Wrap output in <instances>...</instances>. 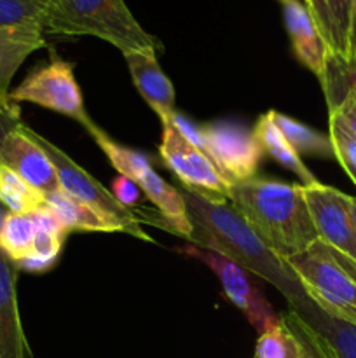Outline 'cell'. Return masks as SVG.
Masks as SVG:
<instances>
[{"mask_svg":"<svg viewBox=\"0 0 356 358\" xmlns=\"http://www.w3.org/2000/svg\"><path fill=\"white\" fill-rule=\"evenodd\" d=\"M192 224L191 243L223 255L250 275L271 283L286 303L306 299L307 294L285 259L276 255L244 217L227 201H213L180 187Z\"/></svg>","mask_w":356,"mask_h":358,"instance_id":"obj_1","label":"cell"},{"mask_svg":"<svg viewBox=\"0 0 356 358\" xmlns=\"http://www.w3.org/2000/svg\"><path fill=\"white\" fill-rule=\"evenodd\" d=\"M229 199L281 259L300 254L318 240L300 184L255 177L230 185Z\"/></svg>","mask_w":356,"mask_h":358,"instance_id":"obj_2","label":"cell"},{"mask_svg":"<svg viewBox=\"0 0 356 358\" xmlns=\"http://www.w3.org/2000/svg\"><path fill=\"white\" fill-rule=\"evenodd\" d=\"M44 34L96 37L121 52L157 51L159 41L138 23L124 0H58L45 13Z\"/></svg>","mask_w":356,"mask_h":358,"instance_id":"obj_3","label":"cell"},{"mask_svg":"<svg viewBox=\"0 0 356 358\" xmlns=\"http://www.w3.org/2000/svg\"><path fill=\"white\" fill-rule=\"evenodd\" d=\"M311 301L327 313L356 324V261L316 240L285 259Z\"/></svg>","mask_w":356,"mask_h":358,"instance_id":"obj_4","label":"cell"},{"mask_svg":"<svg viewBox=\"0 0 356 358\" xmlns=\"http://www.w3.org/2000/svg\"><path fill=\"white\" fill-rule=\"evenodd\" d=\"M73 66L75 65L72 62H66L56 52H51L47 63L31 70L23 83L10 91V100L17 105L21 101L35 103L47 110L75 119L86 129L93 128L96 122L87 114Z\"/></svg>","mask_w":356,"mask_h":358,"instance_id":"obj_5","label":"cell"},{"mask_svg":"<svg viewBox=\"0 0 356 358\" xmlns=\"http://www.w3.org/2000/svg\"><path fill=\"white\" fill-rule=\"evenodd\" d=\"M194 145L209 157L229 184L255 178L264 156L253 129L234 121H216L198 126Z\"/></svg>","mask_w":356,"mask_h":358,"instance_id":"obj_6","label":"cell"},{"mask_svg":"<svg viewBox=\"0 0 356 358\" xmlns=\"http://www.w3.org/2000/svg\"><path fill=\"white\" fill-rule=\"evenodd\" d=\"M177 252L191 259H198L199 262L212 269L213 275L218 278L227 299L246 317V320L258 334H264L281 324V315L272 310L271 303L265 299V296L251 278L253 275H250L246 269L223 255L195 247L192 243L177 248Z\"/></svg>","mask_w":356,"mask_h":358,"instance_id":"obj_7","label":"cell"},{"mask_svg":"<svg viewBox=\"0 0 356 358\" xmlns=\"http://www.w3.org/2000/svg\"><path fill=\"white\" fill-rule=\"evenodd\" d=\"M159 156L187 191L213 201H227L230 198L232 184H229L209 157L185 138L171 122L163 126Z\"/></svg>","mask_w":356,"mask_h":358,"instance_id":"obj_8","label":"cell"},{"mask_svg":"<svg viewBox=\"0 0 356 358\" xmlns=\"http://www.w3.org/2000/svg\"><path fill=\"white\" fill-rule=\"evenodd\" d=\"M27 128V133L42 147L47 157L51 159L52 166H54L56 175H58L59 189L63 192H66L68 196H72L77 201L84 203V205L91 206V208L98 210V212L105 213L108 217H114V219L121 220V222L128 224V226L135 227V229H142L140 224L143 222L142 217L135 212V210H129L126 206H122L117 199L114 198L112 191H108L105 185H101L100 180L93 177V175L87 173L80 164H77L72 157L66 152H63L59 147H56L54 143L49 142L47 138H44L42 135H38L37 131H34L31 128Z\"/></svg>","mask_w":356,"mask_h":358,"instance_id":"obj_9","label":"cell"},{"mask_svg":"<svg viewBox=\"0 0 356 358\" xmlns=\"http://www.w3.org/2000/svg\"><path fill=\"white\" fill-rule=\"evenodd\" d=\"M318 240L356 261V231L349 212V194L321 182L302 185Z\"/></svg>","mask_w":356,"mask_h":358,"instance_id":"obj_10","label":"cell"},{"mask_svg":"<svg viewBox=\"0 0 356 358\" xmlns=\"http://www.w3.org/2000/svg\"><path fill=\"white\" fill-rule=\"evenodd\" d=\"M0 163L20 175L40 194L49 196L59 191L58 175L51 159L42 150V147L28 135L23 122L3 140L0 147Z\"/></svg>","mask_w":356,"mask_h":358,"instance_id":"obj_11","label":"cell"},{"mask_svg":"<svg viewBox=\"0 0 356 358\" xmlns=\"http://www.w3.org/2000/svg\"><path fill=\"white\" fill-rule=\"evenodd\" d=\"M288 310L309 332L325 358H356V324L327 313L309 296L288 303Z\"/></svg>","mask_w":356,"mask_h":358,"instance_id":"obj_12","label":"cell"},{"mask_svg":"<svg viewBox=\"0 0 356 358\" xmlns=\"http://www.w3.org/2000/svg\"><path fill=\"white\" fill-rule=\"evenodd\" d=\"M44 45L45 34L42 27H0V112L20 119V105L10 100V83L24 59Z\"/></svg>","mask_w":356,"mask_h":358,"instance_id":"obj_13","label":"cell"},{"mask_svg":"<svg viewBox=\"0 0 356 358\" xmlns=\"http://www.w3.org/2000/svg\"><path fill=\"white\" fill-rule=\"evenodd\" d=\"M122 55L138 93L156 112L163 126L170 124L173 115L177 114L175 90L170 77L163 72L157 62L156 51H128Z\"/></svg>","mask_w":356,"mask_h":358,"instance_id":"obj_14","label":"cell"},{"mask_svg":"<svg viewBox=\"0 0 356 358\" xmlns=\"http://www.w3.org/2000/svg\"><path fill=\"white\" fill-rule=\"evenodd\" d=\"M17 266L0 252V358H34L17 308Z\"/></svg>","mask_w":356,"mask_h":358,"instance_id":"obj_15","label":"cell"},{"mask_svg":"<svg viewBox=\"0 0 356 358\" xmlns=\"http://www.w3.org/2000/svg\"><path fill=\"white\" fill-rule=\"evenodd\" d=\"M281 9L293 55L299 59L300 65L320 77L323 73L325 59L330 49L321 37L309 10L304 6L302 0H286L281 3Z\"/></svg>","mask_w":356,"mask_h":358,"instance_id":"obj_16","label":"cell"},{"mask_svg":"<svg viewBox=\"0 0 356 358\" xmlns=\"http://www.w3.org/2000/svg\"><path fill=\"white\" fill-rule=\"evenodd\" d=\"M45 205L59 219L68 233L72 231H86V233H126L138 240L150 241L143 229H135L121 220L108 217L84 203L77 201L72 196L63 192L61 189L52 194L45 196Z\"/></svg>","mask_w":356,"mask_h":358,"instance_id":"obj_17","label":"cell"},{"mask_svg":"<svg viewBox=\"0 0 356 358\" xmlns=\"http://www.w3.org/2000/svg\"><path fill=\"white\" fill-rule=\"evenodd\" d=\"M31 219L35 224V240L30 255L17 262V269H24L28 273H45L58 262L59 254L63 250L68 231L63 227L58 217L49 210V206L42 205L40 208L31 212Z\"/></svg>","mask_w":356,"mask_h":358,"instance_id":"obj_18","label":"cell"},{"mask_svg":"<svg viewBox=\"0 0 356 358\" xmlns=\"http://www.w3.org/2000/svg\"><path fill=\"white\" fill-rule=\"evenodd\" d=\"M253 133L255 136H257L258 143H260L262 150H264L265 154H269L276 163L281 164L285 170L295 173L297 177H299V180L302 182L300 185H314L320 182L314 177L313 171L304 164L302 157L297 154V150L286 142L283 133L279 131L278 126L272 121L271 110L265 112L264 115H260V117L257 119Z\"/></svg>","mask_w":356,"mask_h":358,"instance_id":"obj_19","label":"cell"},{"mask_svg":"<svg viewBox=\"0 0 356 358\" xmlns=\"http://www.w3.org/2000/svg\"><path fill=\"white\" fill-rule=\"evenodd\" d=\"M328 105V114H334L349 96L356 98V55L342 56L328 51L323 73L318 77Z\"/></svg>","mask_w":356,"mask_h":358,"instance_id":"obj_20","label":"cell"},{"mask_svg":"<svg viewBox=\"0 0 356 358\" xmlns=\"http://www.w3.org/2000/svg\"><path fill=\"white\" fill-rule=\"evenodd\" d=\"M272 121L278 126L279 131L286 138V142L297 150L299 156H314L323 157V159H335L334 145H332L330 136L325 133L316 131L311 126L281 114L278 110H271Z\"/></svg>","mask_w":356,"mask_h":358,"instance_id":"obj_21","label":"cell"},{"mask_svg":"<svg viewBox=\"0 0 356 358\" xmlns=\"http://www.w3.org/2000/svg\"><path fill=\"white\" fill-rule=\"evenodd\" d=\"M34 240L35 224L31 213H7L0 226V252L17 264L30 255Z\"/></svg>","mask_w":356,"mask_h":358,"instance_id":"obj_22","label":"cell"},{"mask_svg":"<svg viewBox=\"0 0 356 358\" xmlns=\"http://www.w3.org/2000/svg\"><path fill=\"white\" fill-rule=\"evenodd\" d=\"M0 203L7 212L31 213L44 205L45 196L0 163Z\"/></svg>","mask_w":356,"mask_h":358,"instance_id":"obj_23","label":"cell"},{"mask_svg":"<svg viewBox=\"0 0 356 358\" xmlns=\"http://www.w3.org/2000/svg\"><path fill=\"white\" fill-rule=\"evenodd\" d=\"M328 124H330L328 136L334 145L335 159L341 163L353 184L356 185V138L348 131L337 114H328Z\"/></svg>","mask_w":356,"mask_h":358,"instance_id":"obj_24","label":"cell"},{"mask_svg":"<svg viewBox=\"0 0 356 358\" xmlns=\"http://www.w3.org/2000/svg\"><path fill=\"white\" fill-rule=\"evenodd\" d=\"M255 358H300L299 345L283 320L278 327L258 336Z\"/></svg>","mask_w":356,"mask_h":358,"instance_id":"obj_25","label":"cell"},{"mask_svg":"<svg viewBox=\"0 0 356 358\" xmlns=\"http://www.w3.org/2000/svg\"><path fill=\"white\" fill-rule=\"evenodd\" d=\"M45 10L37 0H0V27L37 24L44 28Z\"/></svg>","mask_w":356,"mask_h":358,"instance_id":"obj_26","label":"cell"},{"mask_svg":"<svg viewBox=\"0 0 356 358\" xmlns=\"http://www.w3.org/2000/svg\"><path fill=\"white\" fill-rule=\"evenodd\" d=\"M330 10L335 31V52L348 58L349 56V16L351 0H325Z\"/></svg>","mask_w":356,"mask_h":358,"instance_id":"obj_27","label":"cell"},{"mask_svg":"<svg viewBox=\"0 0 356 358\" xmlns=\"http://www.w3.org/2000/svg\"><path fill=\"white\" fill-rule=\"evenodd\" d=\"M281 320L283 324L286 325V329L292 332L293 338H295L297 345H299L300 358H325L323 353H321V350L318 348V345L314 343V339L309 336V332H307L306 329L302 327V324L293 317L292 311L290 310L283 311Z\"/></svg>","mask_w":356,"mask_h":358,"instance_id":"obj_28","label":"cell"},{"mask_svg":"<svg viewBox=\"0 0 356 358\" xmlns=\"http://www.w3.org/2000/svg\"><path fill=\"white\" fill-rule=\"evenodd\" d=\"M304 6L309 10L311 17H313L314 23H316L318 30H320L323 41L327 42L328 49H330L332 52H335V31L327 2H325V0H304Z\"/></svg>","mask_w":356,"mask_h":358,"instance_id":"obj_29","label":"cell"},{"mask_svg":"<svg viewBox=\"0 0 356 358\" xmlns=\"http://www.w3.org/2000/svg\"><path fill=\"white\" fill-rule=\"evenodd\" d=\"M112 194H114V198L117 199L122 206H126V208L129 210H135L136 205L140 203V199H142L143 192L131 178L119 175V177L112 182Z\"/></svg>","mask_w":356,"mask_h":358,"instance_id":"obj_30","label":"cell"},{"mask_svg":"<svg viewBox=\"0 0 356 358\" xmlns=\"http://www.w3.org/2000/svg\"><path fill=\"white\" fill-rule=\"evenodd\" d=\"M334 114H337L341 117V121L344 122L348 131L356 138V98L349 96Z\"/></svg>","mask_w":356,"mask_h":358,"instance_id":"obj_31","label":"cell"},{"mask_svg":"<svg viewBox=\"0 0 356 358\" xmlns=\"http://www.w3.org/2000/svg\"><path fill=\"white\" fill-rule=\"evenodd\" d=\"M21 124V119L13 117V115H7L3 112H0V147H2L3 140L7 138L10 131L17 128Z\"/></svg>","mask_w":356,"mask_h":358,"instance_id":"obj_32","label":"cell"},{"mask_svg":"<svg viewBox=\"0 0 356 358\" xmlns=\"http://www.w3.org/2000/svg\"><path fill=\"white\" fill-rule=\"evenodd\" d=\"M356 55V0H351V16H349V56Z\"/></svg>","mask_w":356,"mask_h":358,"instance_id":"obj_33","label":"cell"},{"mask_svg":"<svg viewBox=\"0 0 356 358\" xmlns=\"http://www.w3.org/2000/svg\"><path fill=\"white\" fill-rule=\"evenodd\" d=\"M349 212H351L353 226H355L356 231V196H349Z\"/></svg>","mask_w":356,"mask_h":358,"instance_id":"obj_34","label":"cell"},{"mask_svg":"<svg viewBox=\"0 0 356 358\" xmlns=\"http://www.w3.org/2000/svg\"><path fill=\"white\" fill-rule=\"evenodd\" d=\"M37 2H38V3H40V6H42V7H44V10H45V13H47V10H49V9H51V7H52V6H54V3H56V2H58V0H37Z\"/></svg>","mask_w":356,"mask_h":358,"instance_id":"obj_35","label":"cell"},{"mask_svg":"<svg viewBox=\"0 0 356 358\" xmlns=\"http://www.w3.org/2000/svg\"><path fill=\"white\" fill-rule=\"evenodd\" d=\"M7 213L9 212H7V210L2 206V203H0V226H2V222H3V219H6Z\"/></svg>","mask_w":356,"mask_h":358,"instance_id":"obj_36","label":"cell"},{"mask_svg":"<svg viewBox=\"0 0 356 358\" xmlns=\"http://www.w3.org/2000/svg\"><path fill=\"white\" fill-rule=\"evenodd\" d=\"M278 2H279V3H283V2H286V0H278Z\"/></svg>","mask_w":356,"mask_h":358,"instance_id":"obj_37","label":"cell"}]
</instances>
